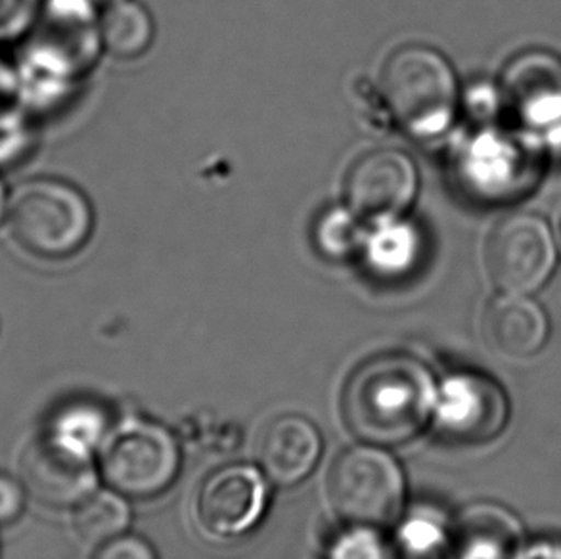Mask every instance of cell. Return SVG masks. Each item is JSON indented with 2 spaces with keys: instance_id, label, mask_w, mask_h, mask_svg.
I'll use <instances>...</instances> for the list:
<instances>
[{
  "instance_id": "cell-24",
  "label": "cell",
  "mask_w": 561,
  "mask_h": 559,
  "mask_svg": "<svg viewBox=\"0 0 561 559\" xmlns=\"http://www.w3.org/2000/svg\"><path fill=\"white\" fill-rule=\"evenodd\" d=\"M516 559H561V543L542 540L522 548Z\"/></svg>"
},
{
  "instance_id": "cell-12",
  "label": "cell",
  "mask_w": 561,
  "mask_h": 559,
  "mask_svg": "<svg viewBox=\"0 0 561 559\" xmlns=\"http://www.w3.org/2000/svg\"><path fill=\"white\" fill-rule=\"evenodd\" d=\"M550 333L547 312L527 295L506 294L486 305L481 338L491 353L525 358L545 347Z\"/></svg>"
},
{
  "instance_id": "cell-17",
  "label": "cell",
  "mask_w": 561,
  "mask_h": 559,
  "mask_svg": "<svg viewBox=\"0 0 561 559\" xmlns=\"http://www.w3.org/2000/svg\"><path fill=\"white\" fill-rule=\"evenodd\" d=\"M153 35L152 15L137 0H114L100 18V43L123 60L142 56L152 46Z\"/></svg>"
},
{
  "instance_id": "cell-22",
  "label": "cell",
  "mask_w": 561,
  "mask_h": 559,
  "mask_svg": "<svg viewBox=\"0 0 561 559\" xmlns=\"http://www.w3.org/2000/svg\"><path fill=\"white\" fill-rule=\"evenodd\" d=\"M94 559H158V554L146 538L125 535L104 543Z\"/></svg>"
},
{
  "instance_id": "cell-10",
  "label": "cell",
  "mask_w": 561,
  "mask_h": 559,
  "mask_svg": "<svg viewBox=\"0 0 561 559\" xmlns=\"http://www.w3.org/2000/svg\"><path fill=\"white\" fill-rule=\"evenodd\" d=\"M265 500V481L257 469L228 466L199 487L194 507L197 525L211 538L240 537L257 525Z\"/></svg>"
},
{
  "instance_id": "cell-16",
  "label": "cell",
  "mask_w": 561,
  "mask_h": 559,
  "mask_svg": "<svg viewBox=\"0 0 561 559\" xmlns=\"http://www.w3.org/2000/svg\"><path fill=\"white\" fill-rule=\"evenodd\" d=\"M422 238L407 220L381 219L365 243V258L376 276L401 278L416 266Z\"/></svg>"
},
{
  "instance_id": "cell-13",
  "label": "cell",
  "mask_w": 561,
  "mask_h": 559,
  "mask_svg": "<svg viewBox=\"0 0 561 559\" xmlns=\"http://www.w3.org/2000/svg\"><path fill=\"white\" fill-rule=\"evenodd\" d=\"M322 438L307 418L284 414L266 423L257 441V460L274 483H301L317 468Z\"/></svg>"
},
{
  "instance_id": "cell-23",
  "label": "cell",
  "mask_w": 561,
  "mask_h": 559,
  "mask_svg": "<svg viewBox=\"0 0 561 559\" xmlns=\"http://www.w3.org/2000/svg\"><path fill=\"white\" fill-rule=\"evenodd\" d=\"M25 507V489L22 481L0 474V525L18 522Z\"/></svg>"
},
{
  "instance_id": "cell-11",
  "label": "cell",
  "mask_w": 561,
  "mask_h": 559,
  "mask_svg": "<svg viewBox=\"0 0 561 559\" xmlns=\"http://www.w3.org/2000/svg\"><path fill=\"white\" fill-rule=\"evenodd\" d=\"M501 94L527 129H552L561 123V58L547 50H527L502 73Z\"/></svg>"
},
{
  "instance_id": "cell-19",
  "label": "cell",
  "mask_w": 561,
  "mask_h": 559,
  "mask_svg": "<svg viewBox=\"0 0 561 559\" xmlns=\"http://www.w3.org/2000/svg\"><path fill=\"white\" fill-rule=\"evenodd\" d=\"M358 238L357 213L351 209H330L314 225V242L327 258H347L357 248Z\"/></svg>"
},
{
  "instance_id": "cell-21",
  "label": "cell",
  "mask_w": 561,
  "mask_h": 559,
  "mask_svg": "<svg viewBox=\"0 0 561 559\" xmlns=\"http://www.w3.org/2000/svg\"><path fill=\"white\" fill-rule=\"evenodd\" d=\"M332 559H386V552L378 538L366 531H358L335 545Z\"/></svg>"
},
{
  "instance_id": "cell-4",
  "label": "cell",
  "mask_w": 561,
  "mask_h": 559,
  "mask_svg": "<svg viewBox=\"0 0 561 559\" xmlns=\"http://www.w3.org/2000/svg\"><path fill=\"white\" fill-rule=\"evenodd\" d=\"M327 487L330 504L345 522L381 527L401 514V468L374 446H353L340 454L330 468Z\"/></svg>"
},
{
  "instance_id": "cell-20",
  "label": "cell",
  "mask_w": 561,
  "mask_h": 559,
  "mask_svg": "<svg viewBox=\"0 0 561 559\" xmlns=\"http://www.w3.org/2000/svg\"><path fill=\"white\" fill-rule=\"evenodd\" d=\"M45 0H0V45H12L27 37Z\"/></svg>"
},
{
  "instance_id": "cell-25",
  "label": "cell",
  "mask_w": 561,
  "mask_h": 559,
  "mask_svg": "<svg viewBox=\"0 0 561 559\" xmlns=\"http://www.w3.org/2000/svg\"><path fill=\"white\" fill-rule=\"evenodd\" d=\"M10 194H12V189L8 186L7 181H4V176L0 174V228H4V223H7Z\"/></svg>"
},
{
  "instance_id": "cell-1",
  "label": "cell",
  "mask_w": 561,
  "mask_h": 559,
  "mask_svg": "<svg viewBox=\"0 0 561 559\" xmlns=\"http://www.w3.org/2000/svg\"><path fill=\"white\" fill-rule=\"evenodd\" d=\"M432 372L401 353L374 356L353 372L343 391V420L370 445L394 446L416 437L433 417Z\"/></svg>"
},
{
  "instance_id": "cell-18",
  "label": "cell",
  "mask_w": 561,
  "mask_h": 559,
  "mask_svg": "<svg viewBox=\"0 0 561 559\" xmlns=\"http://www.w3.org/2000/svg\"><path fill=\"white\" fill-rule=\"evenodd\" d=\"M129 507L114 492H92L77 507L76 531L89 545H104L129 525Z\"/></svg>"
},
{
  "instance_id": "cell-2",
  "label": "cell",
  "mask_w": 561,
  "mask_h": 559,
  "mask_svg": "<svg viewBox=\"0 0 561 559\" xmlns=\"http://www.w3.org/2000/svg\"><path fill=\"white\" fill-rule=\"evenodd\" d=\"M4 230L15 250L41 261H66L94 230V209L81 189L58 176H33L10 194Z\"/></svg>"
},
{
  "instance_id": "cell-7",
  "label": "cell",
  "mask_w": 561,
  "mask_h": 559,
  "mask_svg": "<svg viewBox=\"0 0 561 559\" xmlns=\"http://www.w3.org/2000/svg\"><path fill=\"white\" fill-rule=\"evenodd\" d=\"M20 481L38 504L71 507L94 492L96 474L87 446L53 431L31 441L23 450Z\"/></svg>"
},
{
  "instance_id": "cell-14",
  "label": "cell",
  "mask_w": 561,
  "mask_h": 559,
  "mask_svg": "<svg viewBox=\"0 0 561 559\" xmlns=\"http://www.w3.org/2000/svg\"><path fill=\"white\" fill-rule=\"evenodd\" d=\"M458 176L479 199H506L524 186L522 151L496 133H481L458 153Z\"/></svg>"
},
{
  "instance_id": "cell-15",
  "label": "cell",
  "mask_w": 561,
  "mask_h": 559,
  "mask_svg": "<svg viewBox=\"0 0 561 559\" xmlns=\"http://www.w3.org/2000/svg\"><path fill=\"white\" fill-rule=\"evenodd\" d=\"M522 543V523L501 504H471L456 520L458 559H516Z\"/></svg>"
},
{
  "instance_id": "cell-8",
  "label": "cell",
  "mask_w": 561,
  "mask_h": 559,
  "mask_svg": "<svg viewBox=\"0 0 561 559\" xmlns=\"http://www.w3.org/2000/svg\"><path fill=\"white\" fill-rule=\"evenodd\" d=\"M417 186V167L407 151L374 148L351 163L343 179V196L357 215L393 219L414 204Z\"/></svg>"
},
{
  "instance_id": "cell-6",
  "label": "cell",
  "mask_w": 561,
  "mask_h": 559,
  "mask_svg": "<svg viewBox=\"0 0 561 559\" xmlns=\"http://www.w3.org/2000/svg\"><path fill=\"white\" fill-rule=\"evenodd\" d=\"M181 453L175 437L153 423H135L110 445L102 471L114 491L152 499L175 481Z\"/></svg>"
},
{
  "instance_id": "cell-9",
  "label": "cell",
  "mask_w": 561,
  "mask_h": 559,
  "mask_svg": "<svg viewBox=\"0 0 561 559\" xmlns=\"http://www.w3.org/2000/svg\"><path fill=\"white\" fill-rule=\"evenodd\" d=\"M433 414L439 433L450 441L485 445L508 423V397L493 379L463 372L443 384Z\"/></svg>"
},
{
  "instance_id": "cell-3",
  "label": "cell",
  "mask_w": 561,
  "mask_h": 559,
  "mask_svg": "<svg viewBox=\"0 0 561 559\" xmlns=\"http://www.w3.org/2000/svg\"><path fill=\"white\" fill-rule=\"evenodd\" d=\"M379 84L389 114L412 137H439L455 119V69L435 48L399 46L387 56Z\"/></svg>"
},
{
  "instance_id": "cell-5",
  "label": "cell",
  "mask_w": 561,
  "mask_h": 559,
  "mask_svg": "<svg viewBox=\"0 0 561 559\" xmlns=\"http://www.w3.org/2000/svg\"><path fill=\"white\" fill-rule=\"evenodd\" d=\"M558 261L554 236L533 213H512L494 225L485 246V265L504 294L529 295L547 284Z\"/></svg>"
},
{
  "instance_id": "cell-26",
  "label": "cell",
  "mask_w": 561,
  "mask_h": 559,
  "mask_svg": "<svg viewBox=\"0 0 561 559\" xmlns=\"http://www.w3.org/2000/svg\"><path fill=\"white\" fill-rule=\"evenodd\" d=\"M112 2H114V0H112Z\"/></svg>"
}]
</instances>
